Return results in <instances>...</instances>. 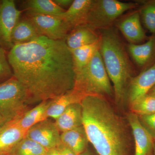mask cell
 <instances>
[{
	"mask_svg": "<svg viewBox=\"0 0 155 155\" xmlns=\"http://www.w3.org/2000/svg\"><path fill=\"white\" fill-rule=\"evenodd\" d=\"M7 55L14 77L31 101H50L74 88L75 66L64 40L41 35L30 42L14 45Z\"/></svg>",
	"mask_w": 155,
	"mask_h": 155,
	"instance_id": "1",
	"label": "cell"
},
{
	"mask_svg": "<svg viewBox=\"0 0 155 155\" xmlns=\"http://www.w3.org/2000/svg\"><path fill=\"white\" fill-rule=\"evenodd\" d=\"M82 126L88 142L99 155H127L125 125L104 97L89 95L81 103Z\"/></svg>",
	"mask_w": 155,
	"mask_h": 155,
	"instance_id": "2",
	"label": "cell"
},
{
	"mask_svg": "<svg viewBox=\"0 0 155 155\" xmlns=\"http://www.w3.org/2000/svg\"><path fill=\"white\" fill-rule=\"evenodd\" d=\"M99 51L106 71L114 86L115 100L121 102L131 78L132 67L127 53L116 31L109 28L101 30Z\"/></svg>",
	"mask_w": 155,
	"mask_h": 155,
	"instance_id": "3",
	"label": "cell"
},
{
	"mask_svg": "<svg viewBox=\"0 0 155 155\" xmlns=\"http://www.w3.org/2000/svg\"><path fill=\"white\" fill-rule=\"evenodd\" d=\"M73 89L87 95L103 97L113 94L114 89L99 49L85 67L75 72Z\"/></svg>",
	"mask_w": 155,
	"mask_h": 155,
	"instance_id": "4",
	"label": "cell"
},
{
	"mask_svg": "<svg viewBox=\"0 0 155 155\" xmlns=\"http://www.w3.org/2000/svg\"><path fill=\"white\" fill-rule=\"evenodd\" d=\"M31 101L26 89L15 78L0 84V114L6 122L23 115Z\"/></svg>",
	"mask_w": 155,
	"mask_h": 155,
	"instance_id": "5",
	"label": "cell"
},
{
	"mask_svg": "<svg viewBox=\"0 0 155 155\" xmlns=\"http://www.w3.org/2000/svg\"><path fill=\"white\" fill-rule=\"evenodd\" d=\"M137 6L134 3L117 0H93L84 25L93 30L110 28L117 18Z\"/></svg>",
	"mask_w": 155,
	"mask_h": 155,
	"instance_id": "6",
	"label": "cell"
},
{
	"mask_svg": "<svg viewBox=\"0 0 155 155\" xmlns=\"http://www.w3.org/2000/svg\"><path fill=\"white\" fill-rule=\"evenodd\" d=\"M22 12L13 0L0 1V47L9 51L14 46L11 35Z\"/></svg>",
	"mask_w": 155,
	"mask_h": 155,
	"instance_id": "7",
	"label": "cell"
},
{
	"mask_svg": "<svg viewBox=\"0 0 155 155\" xmlns=\"http://www.w3.org/2000/svg\"><path fill=\"white\" fill-rule=\"evenodd\" d=\"M28 16L39 34L48 38L55 40H65L70 30L66 22L61 17L41 14Z\"/></svg>",
	"mask_w": 155,
	"mask_h": 155,
	"instance_id": "8",
	"label": "cell"
},
{
	"mask_svg": "<svg viewBox=\"0 0 155 155\" xmlns=\"http://www.w3.org/2000/svg\"><path fill=\"white\" fill-rule=\"evenodd\" d=\"M60 133L55 122L48 119L30 127L27 130L25 137L49 150L57 148L61 144Z\"/></svg>",
	"mask_w": 155,
	"mask_h": 155,
	"instance_id": "9",
	"label": "cell"
},
{
	"mask_svg": "<svg viewBox=\"0 0 155 155\" xmlns=\"http://www.w3.org/2000/svg\"><path fill=\"white\" fill-rule=\"evenodd\" d=\"M155 85V63L135 77L131 78L125 96L129 104L148 93Z\"/></svg>",
	"mask_w": 155,
	"mask_h": 155,
	"instance_id": "10",
	"label": "cell"
},
{
	"mask_svg": "<svg viewBox=\"0 0 155 155\" xmlns=\"http://www.w3.org/2000/svg\"><path fill=\"white\" fill-rule=\"evenodd\" d=\"M127 119L135 142L134 155L153 154L154 140L142 125L138 116L130 112L127 115Z\"/></svg>",
	"mask_w": 155,
	"mask_h": 155,
	"instance_id": "11",
	"label": "cell"
},
{
	"mask_svg": "<svg viewBox=\"0 0 155 155\" xmlns=\"http://www.w3.org/2000/svg\"><path fill=\"white\" fill-rule=\"evenodd\" d=\"M27 132L13 121L0 126V155L11 154L17 143L25 137Z\"/></svg>",
	"mask_w": 155,
	"mask_h": 155,
	"instance_id": "12",
	"label": "cell"
},
{
	"mask_svg": "<svg viewBox=\"0 0 155 155\" xmlns=\"http://www.w3.org/2000/svg\"><path fill=\"white\" fill-rule=\"evenodd\" d=\"M87 95L72 89L60 96L50 100V105L46 112L48 119L56 120L69 106L75 104H81Z\"/></svg>",
	"mask_w": 155,
	"mask_h": 155,
	"instance_id": "13",
	"label": "cell"
},
{
	"mask_svg": "<svg viewBox=\"0 0 155 155\" xmlns=\"http://www.w3.org/2000/svg\"><path fill=\"white\" fill-rule=\"evenodd\" d=\"M93 0H74L62 18L69 29L84 25Z\"/></svg>",
	"mask_w": 155,
	"mask_h": 155,
	"instance_id": "14",
	"label": "cell"
},
{
	"mask_svg": "<svg viewBox=\"0 0 155 155\" xmlns=\"http://www.w3.org/2000/svg\"><path fill=\"white\" fill-rule=\"evenodd\" d=\"M119 28L130 43L140 42L146 37L142 26L139 11H135L122 19L119 22Z\"/></svg>",
	"mask_w": 155,
	"mask_h": 155,
	"instance_id": "15",
	"label": "cell"
},
{
	"mask_svg": "<svg viewBox=\"0 0 155 155\" xmlns=\"http://www.w3.org/2000/svg\"><path fill=\"white\" fill-rule=\"evenodd\" d=\"M55 124L61 133L82 126L81 104L69 106L55 120Z\"/></svg>",
	"mask_w": 155,
	"mask_h": 155,
	"instance_id": "16",
	"label": "cell"
},
{
	"mask_svg": "<svg viewBox=\"0 0 155 155\" xmlns=\"http://www.w3.org/2000/svg\"><path fill=\"white\" fill-rule=\"evenodd\" d=\"M99 40L100 37L93 30L85 25H81L73 28L69 34H67L64 40L71 50L92 44Z\"/></svg>",
	"mask_w": 155,
	"mask_h": 155,
	"instance_id": "17",
	"label": "cell"
},
{
	"mask_svg": "<svg viewBox=\"0 0 155 155\" xmlns=\"http://www.w3.org/2000/svg\"><path fill=\"white\" fill-rule=\"evenodd\" d=\"M50 104V101L41 102L36 107L28 110L19 118L11 121L27 131L33 125L48 119L46 112Z\"/></svg>",
	"mask_w": 155,
	"mask_h": 155,
	"instance_id": "18",
	"label": "cell"
},
{
	"mask_svg": "<svg viewBox=\"0 0 155 155\" xmlns=\"http://www.w3.org/2000/svg\"><path fill=\"white\" fill-rule=\"evenodd\" d=\"M61 140L62 144L69 148L77 155L86 150L88 142L83 126L62 132Z\"/></svg>",
	"mask_w": 155,
	"mask_h": 155,
	"instance_id": "19",
	"label": "cell"
},
{
	"mask_svg": "<svg viewBox=\"0 0 155 155\" xmlns=\"http://www.w3.org/2000/svg\"><path fill=\"white\" fill-rule=\"evenodd\" d=\"M23 6L28 15L41 14L62 18L66 11L54 0H28L23 2Z\"/></svg>",
	"mask_w": 155,
	"mask_h": 155,
	"instance_id": "20",
	"label": "cell"
},
{
	"mask_svg": "<svg viewBox=\"0 0 155 155\" xmlns=\"http://www.w3.org/2000/svg\"><path fill=\"white\" fill-rule=\"evenodd\" d=\"M128 50L130 56L136 64L140 67H144L151 60L155 54V35L142 44L130 43Z\"/></svg>",
	"mask_w": 155,
	"mask_h": 155,
	"instance_id": "21",
	"label": "cell"
},
{
	"mask_svg": "<svg viewBox=\"0 0 155 155\" xmlns=\"http://www.w3.org/2000/svg\"><path fill=\"white\" fill-rule=\"evenodd\" d=\"M41 36L29 18L19 19L14 27L11 40L14 45L23 44L34 40Z\"/></svg>",
	"mask_w": 155,
	"mask_h": 155,
	"instance_id": "22",
	"label": "cell"
},
{
	"mask_svg": "<svg viewBox=\"0 0 155 155\" xmlns=\"http://www.w3.org/2000/svg\"><path fill=\"white\" fill-rule=\"evenodd\" d=\"M99 41L89 45L70 50L72 53L75 72L80 70L87 65L94 54L99 49Z\"/></svg>",
	"mask_w": 155,
	"mask_h": 155,
	"instance_id": "23",
	"label": "cell"
},
{
	"mask_svg": "<svg viewBox=\"0 0 155 155\" xmlns=\"http://www.w3.org/2000/svg\"><path fill=\"white\" fill-rule=\"evenodd\" d=\"M131 113L139 116L155 114V96L148 93L130 104Z\"/></svg>",
	"mask_w": 155,
	"mask_h": 155,
	"instance_id": "24",
	"label": "cell"
},
{
	"mask_svg": "<svg viewBox=\"0 0 155 155\" xmlns=\"http://www.w3.org/2000/svg\"><path fill=\"white\" fill-rule=\"evenodd\" d=\"M48 150L32 140L25 137L17 143L11 155H43Z\"/></svg>",
	"mask_w": 155,
	"mask_h": 155,
	"instance_id": "25",
	"label": "cell"
},
{
	"mask_svg": "<svg viewBox=\"0 0 155 155\" xmlns=\"http://www.w3.org/2000/svg\"><path fill=\"white\" fill-rule=\"evenodd\" d=\"M139 13L146 28L150 32L155 34V1L145 4Z\"/></svg>",
	"mask_w": 155,
	"mask_h": 155,
	"instance_id": "26",
	"label": "cell"
},
{
	"mask_svg": "<svg viewBox=\"0 0 155 155\" xmlns=\"http://www.w3.org/2000/svg\"><path fill=\"white\" fill-rule=\"evenodd\" d=\"M5 50L0 47V84L14 77Z\"/></svg>",
	"mask_w": 155,
	"mask_h": 155,
	"instance_id": "27",
	"label": "cell"
},
{
	"mask_svg": "<svg viewBox=\"0 0 155 155\" xmlns=\"http://www.w3.org/2000/svg\"><path fill=\"white\" fill-rule=\"evenodd\" d=\"M138 117L142 125L151 135L155 141V114Z\"/></svg>",
	"mask_w": 155,
	"mask_h": 155,
	"instance_id": "28",
	"label": "cell"
},
{
	"mask_svg": "<svg viewBox=\"0 0 155 155\" xmlns=\"http://www.w3.org/2000/svg\"><path fill=\"white\" fill-rule=\"evenodd\" d=\"M61 155H77L69 148L61 144L57 148Z\"/></svg>",
	"mask_w": 155,
	"mask_h": 155,
	"instance_id": "29",
	"label": "cell"
},
{
	"mask_svg": "<svg viewBox=\"0 0 155 155\" xmlns=\"http://www.w3.org/2000/svg\"><path fill=\"white\" fill-rule=\"evenodd\" d=\"M54 1L58 5L62 8H69L73 2V0H54Z\"/></svg>",
	"mask_w": 155,
	"mask_h": 155,
	"instance_id": "30",
	"label": "cell"
},
{
	"mask_svg": "<svg viewBox=\"0 0 155 155\" xmlns=\"http://www.w3.org/2000/svg\"><path fill=\"white\" fill-rule=\"evenodd\" d=\"M46 154L47 155H61L57 148L49 150Z\"/></svg>",
	"mask_w": 155,
	"mask_h": 155,
	"instance_id": "31",
	"label": "cell"
},
{
	"mask_svg": "<svg viewBox=\"0 0 155 155\" xmlns=\"http://www.w3.org/2000/svg\"><path fill=\"white\" fill-rule=\"evenodd\" d=\"M6 123L5 120L4 119L2 116L0 114V126H2Z\"/></svg>",
	"mask_w": 155,
	"mask_h": 155,
	"instance_id": "32",
	"label": "cell"
},
{
	"mask_svg": "<svg viewBox=\"0 0 155 155\" xmlns=\"http://www.w3.org/2000/svg\"><path fill=\"white\" fill-rule=\"evenodd\" d=\"M150 93L152 94H153L155 96V85L151 89L149 92Z\"/></svg>",
	"mask_w": 155,
	"mask_h": 155,
	"instance_id": "33",
	"label": "cell"
},
{
	"mask_svg": "<svg viewBox=\"0 0 155 155\" xmlns=\"http://www.w3.org/2000/svg\"><path fill=\"white\" fill-rule=\"evenodd\" d=\"M92 155L88 151H85L84 152L82 153L80 155Z\"/></svg>",
	"mask_w": 155,
	"mask_h": 155,
	"instance_id": "34",
	"label": "cell"
},
{
	"mask_svg": "<svg viewBox=\"0 0 155 155\" xmlns=\"http://www.w3.org/2000/svg\"><path fill=\"white\" fill-rule=\"evenodd\" d=\"M153 154L155 155V141L154 149Z\"/></svg>",
	"mask_w": 155,
	"mask_h": 155,
	"instance_id": "35",
	"label": "cell"
},
{
	"mask_svg": "<svg viewBox=\"0 0 155 155\" xmlns=\"http://www.w3.org/2000/svg\"><path fill=\"white\" fill-rule=\"evenodd\" d=\"M47 155V154H45V155Z\"/></svg>",
	"mask_w": 155,
	"mask_h": 155,
	"instance_id": "36",
	"label": "cell"
},
{
	"mask_svg": "<svg viewBox=\"0 0 155 155\" xmlns=\"http://www.w3.org/2000/svg\"></svg>",
	"mask_w": 155,
	"mask_h": 155,
	"instance_id": "37",
	"label": "cell"
},
{
	"mask_svg": "<svg viewBox=\"0 0 155 155\" xmlns=\"http://www.w3.org/2000/svg\"></svg>",
	"mask_w": 155,
	"mask_h": 155,
	"instance_id": "38",
	"label": "cell"
}]
</instances>
